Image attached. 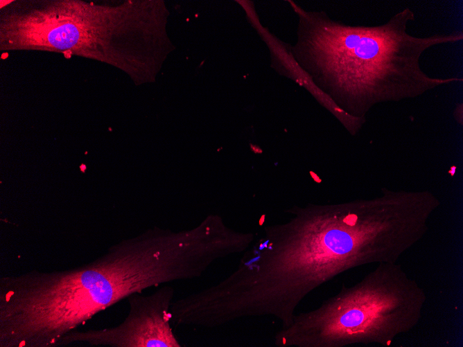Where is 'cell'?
I'll return each instance as SVG.
<instances>
[{
    "label": "cell",
    "mask_w": 463,
    "mask_h": 347,
    "mask_svg": "<svg viewBox=\"0 0 463 347\" xmlns=\"http://www.w3.org/2000/svg\"><path fill=\"white\" fill-rule=\"evenodd\" d=\"M160 281L155 259L134 244L80 267L0 278V347H54L99 312Z\"/></svg>",
    "instance_id": "2"
},
{
    "label": "cell",
    "mask_w": 463,
    "mask_h": 347,
    "mask_svg": "<svg viewBox=\"0 0 463 347\" xmlns=\"http://www.w3.org/2000/svg\"><path fill=\"white\" fill-rule=\"evenodd\" d=\"M426 301V290L398 262L379 263L316 308L295 314L275 333L274 345L387 347L419 323Z\"/></svg>",
    "instance_id": "3"
},
{
    "label": "cell",
    "mask_w": 463,
    "mask_h": 347,
    "mask_svg": "<svg viewBox=\"0 0 463 347\" xmlns=\"http://www.w3.org/2000/svg\"><path fill=\"white\" fill-rule=\"evenodd\" d=\"M174 294L169 285L149 295L133 293L127 297L129 312L120 324L82 332L71 330L60 338L56 346L85 342L110 347H181L171 326Z\"/></svg>",
    "instance_id": "4"
},
{
    "label": "cell",
    "mask_w": 463,
    "mask_h": 347,
    "mask_svg": "<svg viewBox=\"0 0 463 347\" xmlns=\"http://www.w3.org/2000/svg\"><path fill=\"white\" fill-rule=\"evenodd\" d=\"M299 16L292 51L297 70L338 108L365 118L376 105L421 96L463 79L429 76L420 66L422 54L435 46L463 39L462 30L428 37L407 32L415 19L405 8L383 24L350 26L324 12L306 11L292 3Z\"/></svg>",
    "instance_id": "1"
}]
</instances>
